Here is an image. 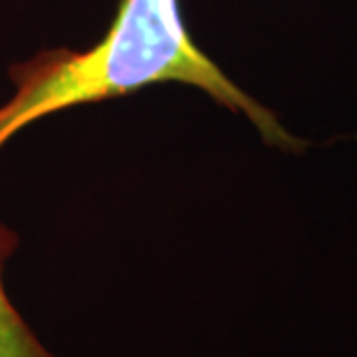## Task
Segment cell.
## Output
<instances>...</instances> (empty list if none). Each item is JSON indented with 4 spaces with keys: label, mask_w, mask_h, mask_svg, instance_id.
Instances as JSON below:
<instances>
[{
    "label": "cell",
    "mask_w": 357,
    "mask_h": 357,
    "mask_svg": "<svg viewBox=\"0 0 357 357\" xmlns=\"http://www.w3.org/2000/svg\"><path fill=\"white\" fill-rule=\"evenodd\" d=\"M14 93L0 104V148L30 123L63 109L129 95L153 83H187L242 113L268 146L300 150L302 141L249 97L196 47L180 0H120L113 24L88 51H44L12 70Z\"/></svg>",
    "instance_id": "cell-1"
},
{
    "label": "cell",
    "mask_w": 357,
    "mask_h": 357,
    "mask_svg": "<svg viewBox=\"0 0 357 357\" xmlns=\"http://www.w3.org/2000/svg\"><path fill=\"white\" fill-rule=\"evenodd\" d=\"M19 247L17 233L0 224V357H56L40 344L35 332L28 328L26 321L7 298L3 284L5 261Z\"/></svg>",
    "instance_id": "cell-2"
}]
</instances>
